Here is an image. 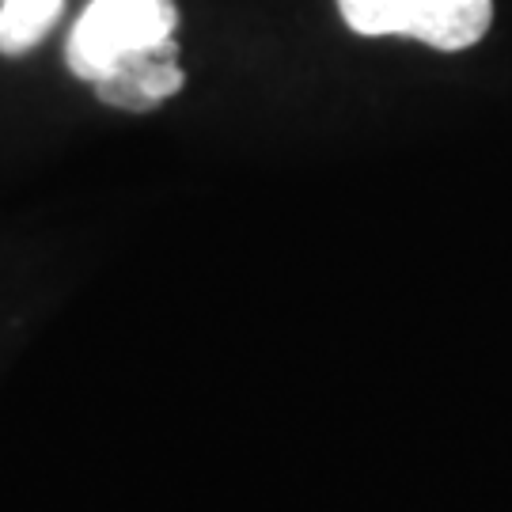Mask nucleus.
Masks as SVG:
<instances>
[{"mask_svg":"<svg viewBox=\"0 0 512 512\" xmlns=\"http://www.w3.org/2000/svg\"><path fill=\"white\" fill-rule=\"evenodd\" d=\"M175 0H92L76 19L65 61L80 80H103L129 54L152 50L175 38Z\"/></svg>","mask_w":512,"mask_h":512,"instance_id":"f257e3e1","label":"nucleus"},{"mask_svg":"<svg viewBox=\"0 0 512 512\" xmlns=\"http://www.w3.org/2000/svg\"><path fill=\"white\" fill-rule=\"evenodd\" d=\"M338 12L361 38H418L433 50L459 54L486 38L494 0H338Z\"/></svg>","mask_w":512,"mask_h":512,"instance_id":"f03ea898","label":"nucleus"},{"mask_svg":"<svg viewBox=\"0 0 512 512\" xmlns=\"http://www.w3.org/2000/svg\"><path fill=\"white\" fill-rule=\"evenodd\" d=\"M186 84L183 69H179V42L167 38L152 50L129 54L118 61V69L103 80H95V99L107 107L129 110V114H145L167 103L171 95H179Z\"/></svg>","mask_w":512,"mask_h":512,"instance_id":"7ed1b4c3","label":"nucleus"},{"mask_svg":"<svg viewBox=\"0 0 512 512\" xmlns=\"http://www.w3.org/2000/svg\"><path fill=\"white\" fill-rule=\"evenodd\" d=\"M65 0H0V54H31L54 31Z\"/></svg>","mask_w":512,"mask_h":512,"instance_id":"20e7f679","label":"nucleus"}]
</instances>
